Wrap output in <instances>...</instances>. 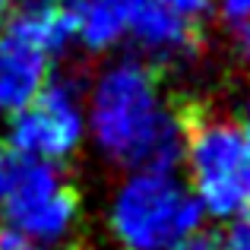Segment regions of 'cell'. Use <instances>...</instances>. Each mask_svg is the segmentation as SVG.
<instances>
[{
  "label": "cell",
  "instance_id": "5bb4252c",
  "mask_svg": "<svg viewBox=\"0 0 250 250\" xmlns=\"http://www.w3.org/2000/svg\"><path fill=\"white\" fill-rule=\"evenodd\" d=\"M13 3H16V0H0V29H3V22H6V16H10V10H13Z\"/></svg>",
  "mask_w": 250,
  "mask_h": 250
},
{
  "label": "cell",
  "instance_id": "30bf717a",
  "mask_svg": "<svg viewBox=\"0 0 250 250\" xmlns=\"http://www.w3.org/2000/svg\"><path fill=\"white\" fill-rule=\"evenodd\" d=\"M162 6H168L174 16H181L184 22L200 29L203 19H209V13L215 10V0H159Z\"/></svg>",
  "mask_w": 250,
  "mask_h": 250
},
{
  "label": "cell",
  "instance_id": "5b68a950",
  "mask_svg": "<svg viewBox=\"0 0 250 250\" xmlns=\"http://www.w3.org/2000/svg\"><path fill=\"white\" fill-rule=\"evenodd\" d=\"M0 209L6 219V231L44 250L70 244L83 222V196L67 171L35 162H19L13 187Z\"/></svg>",
  "mask_w": 250,
  "mask_h": 250
},
{
  "label": "cell",
  "instance_id": "6da1fadb",
  "mask_svg": "<svg viewBox=\"0 0 250 250\" xmlns=\"http://www.w3.org/2000/svg\"><path fill=\"white\" fill-rule=\"evenodd\" d=\"M83 95L85 140L102 162L121 171L177 168L187 124L155 67L136 54L111 57Z\"/></svg>",
  "mask_w": 250,
  "mask_h": 250
},
{
  "label": "cell",
  "instance_id": "7a4b0ae2",
  "mask_svg": "<svg viewBox=\"0 0 250 250\" xmlns=\"http://www.w3.org/2000/svg\"><path fill=\"white\" fill-rule=\"evenodd\" d=\"M200 203L177 168L124 171L102 209V225L117 250H184L203 234Z\"/></svg>",
  "mask_w": 250,
  "mask_h": 250
},
{
  "label": "cell",
  "instance_id": "52a82bcc",
  "mask_svg": "<svg viewBox=\"0 0 250 250\" xmlns=\"http://www.w3.org/2000/svg\"><path fill=\"white\" fill-rule=\"evenodd\" d=\"M73 25V42L89 54H111L124 44L127 25L146 0H61Z\"/></svg>",
  "mask_w": 250,
  "mask_h": 250
},
{
  "label": "cell",
  "instance_id": "8992f818",
  "mask_svg": "<svg viewBox=\"0 0 250 250\" xmlns=\"http://www.w3.org/2000/svg\"><path fill=\"white\" fill-rule=\"evenodd\" d=\"M127 38L140 51V61L149 67H184L200 54V29L184 22L181 16L162 6L159 0H146L127 25Z\"/></svg>",
  "mask_w": 250,
  "mask_h": 250
},
{
  "label": "cell",
  "instance_id": "9a60e30c",
  "mask_svg": "<svg viewBox=\"0 0 250 250\" xmlns=\"http://www.w3.org/2000/svg\"><path fill=\"white\" fill-rule=\"evenodd\" d=\"M241 124L250 130V98H247V104H244V121H241Z\"/></svg>",
  "mask_w": 250,
  "mask_h": 250
},
{
  "label": "cell",
  "instance_id": "7c38bea8",
  "mask_svg": "<svg viewBox=\"0 0 250 250\" xmlns=\"http://www.w3.org/2000/svg\"><path fill=\"white\" fill-rule=\"evenodd\" d=\"M16 168H19V159L3 146V143H0V203L6 200V193H10L13 177H16Z\"/></svg>",
  "mask_w": 250,
  "mask_h": 250
},
{
  "label": "cell",
  "instance_id": "ba28073f",
  "mask_svg": "<svg viewBox=\"0 0 250 250\" xmlns=\"http://www.w3.org/2000/svg\"><path fill=\"white\" fill-rule=\"evenodd\" d=\"M51 80V61L0 29V114H16Z\"/></svg>",
  "mask_w": 250,
  "mask_h": 250
},
{
  "label": "cell",
  "instance_id": "8fae6325",
  "mask_svg": "<svg viewBox=\"0 0 250 250\" xmlns=\"http://www.w3.org/2000/svg\"><path fill=\"white\" fill-rule=\"evenodd\" d=\"M215 250H250V215L231 222V228L225 231V238L215 241Z\"/></svg>",
  "mask_w": 250,
  "mask_h": 250
},
{
  "label": "cell",
  "instance_id": "4fadbf2b",
  "mask_svg": "<svg viewBox=\"0 0 250 250\" xmlns=\"http://www.w3.org/2000/svg\"><path fill=\"white\" fill-rule=\"evenodd\" d=\"M0 250H44V247H38V244H32V241L19 238V234L6 231V228H0Z\"/></svg>",
  "mask_w": 250,
  "mask_h": 250
},
{
  "label": "cell",
  "instance_id": "9c48e42d",
  "mask_svg": "<svg viewBox=\"0 0 250 250\" xmlns=\"http://www.w3.org/2000/svg\"><path fill=\"white\" fill-rule=\"evenodd\" d=\"M3 29L42 51L48 61H54L73 44V25L61 0H16Z\"/></svg>",
  "mask_w": 250,
  "mask_h": 250
},
{
  "label": "cell",
  "instance_id": "3957f363",
  "mask_svg": "<svg viewBox=\"0 0 250 250\" xmlns=\"http://www.w3.org/2000/svg\"><path fill=\"white\" fill-rule=\"evenodd\" d=\"M184 184L206 219L238 222L250 215V130L222 114H203L184 130Z\"/></svg>",
  "mask_w": 250,
  "mask_h": 250
},
{
  "label": "cell",
  "instance_id": "277c9868",
  "mask_svg": "<svg viewBox=\"0 0 250 250\" xmlns=\"http://www.w3.org/2000/svg\"><path fill=\"white\" fill-rule=\"evenodd\" d=\"M85 85L76 76H51L35 98L10 114L3 146L19 162L57 165L85 146Z\"/></svg>",
  "mask_w": 250,
  "mask_h": 250
}]
</instances>
